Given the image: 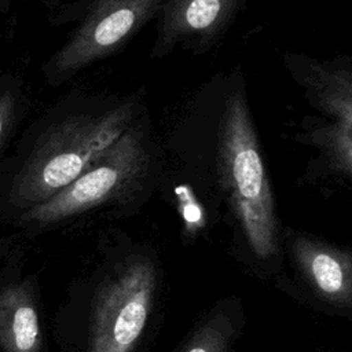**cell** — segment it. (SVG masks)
Returning <instances> with one entry per match:
<instances>
[{
  "instance_id": "1",
  "label": "cell",
  "mask_w": 352,
  "mask_h": 352,
  "mask_svg": "<svg viewBox=\"0 0 352 352\" xmlns=\"http://www.w3.org/2000/svg\"><path fill=\"white\" fill-rule=\"evenodd\" d=\"M132 98L67 114L51 125L15 176L8 204L21 213L47 201L77 179L138 118Z\"/></svg>"
},
{
  "instance_id": "2",
  "label": "cell",
  "mask_w": 352,
  "mask_h": 352,
  "mask_svg": "<svg viewBox=\"0 0 352 352\" xmlns=\"http://www.w3.org/2000/svg\"><path fill=\"white\" fill-rule=\"evenodd\" d=\"M217 170L243 234L261 258L278 250L275 202L260 142L243 94L224 103L217 133Z\"/></svg>"
},
{
  "instance_id": "3",
  "label": "cell",
  "mask_w": 352,
  "mask_h": 352,
  "mask_svg": "<svg viewBox=\"0 0 352 352\" xmlns=\"http://www.w3.org/2000/svg\"><path fill=\"white\" fill-rule=\"evenodd\" d=\"M154 151L146 126L138 118L77 179L47 201L18 216L25 227L41 228L110 202L151 175Z\"/></svg>"
},
{
  "instance_id": "4",
  "label": "cell",
  "mask_w": 352,
  "mask_h": 352,
  "mask_svg": "<svg viewBox=\"0 0 352 352\" xmlns=\"http://www.w3.org/2000/svg\"><path fill=\"white\" fill-rule=\"evenodd\" d=\"M165 0H91L80 23L51 56L45 74L54 84L121 50L154 16Z\"/></svg>"
},
{
  "instance_id": "5",
  "label": "cell",
  "mask_w": 352,
  "mask_h": 352,
  "mask_svg": "<svg viewBox=\"0 0 352 352\" xmlns=\"http://www.w3.org/2000/svg\"><path fill=\"white\" fill-rule=\"evenodd\" d=\"M155 272L147 260H133L96 297L88 352H132L153 305Z\"/></svg>"
},
{
  "instance_id": "6",
  "label": "cell",
  "mask_w": 352,
  "mask_h": 352,
  "mask_svg": "<svg viewBox=\"0 0 352 352\" xmlns=\"http://www.w3.org/2000/svg\"><path fill=\"white\" fill-rule=\"evenodd\" d=\"M22 253L12 246L0 265V352H43L37 285L23 275Z\"/></svg>"
},
{
  "instance_id": "7",
  "label": "cell",
  "mask_w": 352,
  "mask_h": 352,
  "mask_svg": "<svg viewBox=\"0 0 352 352\" xmlns=\"http://www.w3.org/2000/svg\"><path fill=\"white\" fill-rule=\"evenodd\" d=\"M239 0H165L151 55L161 58L176 44L209 47L230 26Z\"/></svg>"
},
{
  "instance_id": "8",
  "label": "cell",
  "mask_w": 352,
  "mask_h": 352,
  "mask_svg": "<svg viewBox=\"0 0 352 352\" xmlns=\"http://www.w3.org/2000/svg\"><path fill=\"white\" fill-rule=\"evenodd\" d=\"M285 63L309 102L330 121L352 124V74L348 65L302 55H287Z\"/></svg>"
},
{
  "instance_id": "9",
  "label": "cell",
  "mask_w": 352,
  "mask_h": 352,
  "mask_svg": "<svg viewBox=\"0 0 352 352\" xmlns=\"http://www.w3.org/2000/svg\"><path fill=\"white\" fill-rule=\"evenodd\" d=\"M293 254L320 297L337 305H351L352 270L348 253L312 238L296 235Z\"/></svg>"
},
{
  "instance_id": "10",
  "label": "cell",
  "mask_w": 352,
  "mask_h": 352,
  "mask_svg": "<svg viewBox=\"0 0 352 352\" xmlns=\"http://www.w3.org/2000/svg\"><path fill=\"white\" fill-rule=\"evenodd\" d=\"M301 139L322 151L331 170L352 176V124L320 121L305 128Z\"/></svg>"
},
{
  "instance_id": "11",
  "label": "cell",
  "mask_w": 352,
  "mask_h": 352,
  "mask_svg": "<svg viewBox=\"0 0 352 352\" xmlns=\"http://www.w3.org/2000/svg\"><path fill=\"white\" fill-rule=\"evenodd\" d=\"M232 333L231 320L219 315L201 326L180 352H228Z\"/></svg>"
},
{
  "instance_id": "12",
  "label": "cell",
  "mask_w": 352,
  "mask_h": 352,
  "mask_svg": "<svg viewBox=\"0 0 352 352\" xmlns=\"http://www.w3.org/2000/svg\"><path fill=\"white\" fill-rule=\"evenodd\" d=\"M15 109V100L11 94H3L0 96V147L6 139V133L12 121Z\"/></svg>"
},
{
  "instance_id": "13",
  "label": "cell",
  "mask_w": 352,
  "mask_h": 352,
  "mask_svg": "<svg viewBox=\"0 0 352 352\" xmlns=\"http://www.w3.org/2000/svg\"><path fill=\"white\" fill-rule=\"evenodd\" d=\"M12 246H14V245L11 243V239L0 238V261L7 256V253L10 252V249H11Z\"/></svg>"
}]
</instances>
